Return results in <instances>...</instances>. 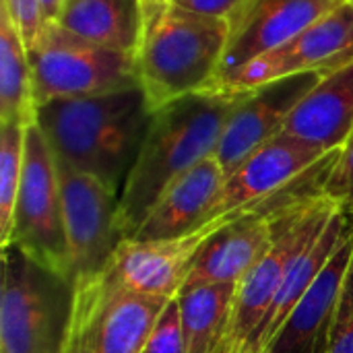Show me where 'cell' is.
<instances>
[{"instance_id": "obj_1", "label": "cell", "mask_w": 353, "mask_h": 353, "mask_svg": "<svg viewBox=\"0 0 353 353\" xmlns=\"http://www.w3.org/2000/svg\"><path fill=\"white\" fill-rule=\"evenodd\" d=\"M242 91L219 87L186 95L151 114L149 128L118 199V225L134 238L159 196L180 176L215 155Z\"/></svg>"}, {"instance_id": "obj_22", "label": "cell", "mask_w": 353, "mask_h": 353, "mask_svg": "<svg viewBox=\"0 0 353 353\" xmlns=\"http://www.w3.org/2000/svg\"><path fill=\"white\" fill-rule=\"evenodd\" d=\"M323 194L335 201L343 211L353 213V137L341 147L325 180Z\"/></svg>"}, {"instance_id": "obj_21", "label": "cell", "mask_w": 353, "mask_h": 353, "mask_svg": "<svg viewBox=\"0 0 353 353\" xmlns=\"http://www.w3.org/2000/svg\"><path fill=\"white\" fill-rule=\"evenodd\" d=\"M143 353H186V337L182 329L178 296L170 300L157 316Z\"/></svg>"}, {"instance_id": "obj_6", "label": "cell", "mask_w": 353, "mask_h": 353, "mask_svg": "<svg viewBox=\"0 0 353 353\" xmlns=\"http://www.w3.org/2000/svg\"><path fill=\"white\" fill-rule=\"evenodd\" d=\"M10 242L48 269L66 275L68 248L58 161L37 122L25 126L23 174L6 244Z\"/></svg>"}, {"instance_id": "obj_18", "label": "cell", "mask_w": 353, "mask_h": 353, "mask_svg": "<svg viewBox=\"0 0 353 353\" xmlns=\"http://www.w3.org/2000/svg\"><path fill=\"white\" fill-rule=\"evenodd\" d=\"M238 283H207L178 294L186 353H217L228 333Z\"/></svg>"}, {"instance_id": "obj_27", "label": "cell", "mask_w": 353, "mask_h": 353, "mask_svg": "<svg viewBox=\"0 0 353 353\" xmlns=\"http://www.w3.org/2000/svg\"><path fill=\"white\" fill-rule=\"evenodd\" d=\"M350 2V6H352V10H353V0H347Z\"/></svg>"}, {"instance_id": "obj_2", "label": "cell", "mask_w": 353, "mask_h": 353, "mask_svg": "<svg viewBox=\"0 0 353 353\" xmlns=\"http://www.w3.org/2000/svg\"><path fill=\"white\" fill-rule=\"evenodd\" d=\"M141 85L77 99H54L35 110L56 161L97 178L118 199L151 122Z\"/></svg>"}, {"instance_id": "obj_3", "label": "cell", "mask_w": 353, "mask_h": 353, "mask_svg": "<svg viewBox=\"0 0 353 353\" xmlns=\"http://www.w3.org/2000/svg\"><path fill=\"white\" fill-rule=\"evenodd\" d=\"M139 81L151 112L211 89L221 72L230 21L196 14L172 0H143Z\"/></svg>"}, {"instance_id": "obj_5", "label": "cell", "mask_w": 353, "mask_h": 353, "mask_svg": "<svg viewBox=\"0 0 353 353\" xmlns=\"http://www.w3.org/2000/svg\"><path fill=\"white\" fill-rule=\"evenodd\" d=\"M35 108L141 85L134 54L85 41L58 23H46L27 50Z\"/></svg>"}, {"instance_id": "obj_12", "label": "cell", "mask_w": 353, "mask_h": 353, "mask_svg": "<svg viewBox=\"0 0 353 353\" xmlns=\"http://www.w3.org/2000/svg\"><path fill=\"white\" fill-rule=\"evenodd\" d=\"M329 153L279 132L254 149L221 186L211 219L236 217L288 188Z\"/></svg>"}, {"instance_id": "obj_26", "label": "cell", "mask_w": 353, "mask_h": 353, "mask_svg": "<svg viewBox=\"0 0 353 353\" xmlns=\"http://www.w3.org/2000/svg\"><path fill=\"white\" fill-rule=\"evenodd\" d=\"M64 0H39V8H41V25L46 23H56L60 19Z\"/></svg>"}, {"instance_id": "obj_7", "label": "cell", "mask_w": 353, "mask_h": 353, "mask_svg": "<svg viewBox=\"0 0 353 353\" xmlns=\"http://www.w3.org/2000/svg\"><path fill=\"white\" fill-rule=\"evenodd\" d=\"M168 302L130 294L99 273L74 288L66 353H143Z\"/></svg>"}, {"instance_id": "obj_8", "label": "cell", "mask_w": 353, "mask_h": 353, "mask_svg": "<svg viewBox=\"0 0 353 353\" xmlns=\"http://www.w3.org/2000/svg\"><path fill=\"white\" fill-rule=\"evenodd\" d=\"M68 279L77 285L105 271L124 242L118 225V196L97 178L58 163Z\"/></svg>"}, {"instance_id": "obj_10", "label": "cell", "mask_w": 353, "mask_h": 353, "mask_svg": "<svg viewBox=\"0 0 353 353\" xmlns=\"http://www.w3.org/2000/svg\"><path fill=\"white\" fill-rule=\"evenodd\" d=\"M325 72L327 70L302 72L242 91L215 149V159L225 176H230L254 149L283 130L296 105L325 77Z\"/></svg>"}, {"instance_id": "obj_11", "label": "cell", "mask_w": 353, "mask_h": 353, "mask_svg": "<svg viewBox=\"0 0 353 353\" xmlns=\"http://www.w3.org/2000/svg\"><path fill=\"white\" fill-rule=\"evenodd\" d=\"M343 2L347 0H244L228 19L230 41L217 83L312 27Z\"/></svg>"}, {"instance_id": "obj_13", "label": "cell", "mask_w": 353, "mask_h": 353, "mask_svg": "<svg viewBox=\"0 0 353 353\" xmlns=\"http://www.w3.org/2000/svg\"><path fill=\"white\" fill-rule=\"evenodd\" d=\"M209 236L201 228L178 240H124L103 275L130 294L174 300Z\"/></svg>"}, {"instance_id": "obj_4", "label": "cell", "mask_w": 353, "mask_h": 353, "mask_svg": "<svg viewBox=\"0 0 353 353\" xmlns=\"http://www.w3.org/2000/svg\"><path fill=\"white\" fill-rule=\"evenodd\" d=\"M74 283L31 259L17 244L2 246L0 353H66Z\"/></svg>"}, {"instance_id": "obj_23", "label": "cell", "mask_w": 353, "mask_h": 353, "mask_svg": "<svg viewBox=\"0 0 353 353\" xmlns=\"http://www.w3.org/2000/svg\"><path fill=\"white\" fill-rule=\"evenodd\" d=\"M329 353H353V256L343 279L339 306L331 331Z\"/></svg>"}, {"instance_id": "obj_16", "label": "cell", "mask_w": 353, "mask_h": 353, "mask_svg": "<svg viewBox=\"0 0 353 353\" xmlns=\"http://www.w3.org/2000/svg\"><path fill=\"white\" fill-rule=\"evenodd\" d=\"M352 223L353 213L339 209L333 215V219L329 221L327 230L316 240H312L290 263V267H288V271H285V275H283V279H281L259 329L248 339L242 353H265V350L271 345V341L281 331V327L288 321V316L292 314V310L300 304V300L306 296V292L310 290L314 279L321 275V271L325 269V265L329 263V259L333 256V252L341 244V240H343V236Z\"/></svg>"}, {"instance_id": "obj_24", "label": "cell", "mask_w": 353, "mask_h": 353, "mask_svg": "<svg viewBox=\"0 0 353 353\" xmlns=\"http://www.w3.org/2000/svg\"><path fill=\"white\" fill-rule=\"evenodd\" d=\"M0 4H4V8L8 10L12 23L17 25V29L29 50L41 29L39 0H0Z\"/></svg>"}, {"instance_id": "obj_25", "label": "cell", "mask_w": 353, "mask_h": 353, "mask_svg": "<svg viewBox=\"0 0 353 353\" xmlns=\"http://www.w3.org/2000/svg\"><path fill=\"white\" fill-rule=\"evenodd\" d=\"M174 4L192 10L196 14L205 17H217V19H230L232 12L244 2V0H172Z\"/></svg>"}, {"instance_id": "obj_17", "label": "cell", "mask_w": 353, "mask_h": 353, "mask_svg": "<svg viewBox=\"0 0 353 353\" xmlns=\"http://www.w3.org/2000/svg\"><path fill=\"white\" fill-rule=\"evenodd\" d=\"M56 23L85 41L137 56L145 31V2L64 0Z\"/></svg>"}, {"instance_id": "obj_19", "label": "cell", "mask_w": 353, "mask_h": 353, "mask_svg": "<svg viewBox=\"0 0 353 353\" xmlns=\"http://www.w3.org/2000/svg\"><path fill=\"white\" fill-rule=\"evenodd\" d=\"M31 66L27 46L0 4V122H35Z\"/></svg>"}, {"instance_id": "obj_14", "label": "cell", "mask_w": 353, "mask_h": 353, "mask_svg": "<svg viewBox=\"0 0 353 353\" xmlns=\"http://www.w3.org/2000/svg\"><path fill=\"white\" fill-rule=\"evenodd\" d=\"M223 182V168L215 155L207 157L168 186L130 240H178L194 234L209 223Z\"/></svg>"}, {"instance_id": "obj_20", "label": "cell", "mask_w": 353, "mask_h": 353, "mask_svg": "<svg viewBox=\"0 0 353 353\" xmlns=\"http://www.w3.org/2000/svg\"><path fill=\"white\" fill-rule=\"evenodd\" d=\"M23 122H0V242H8L14 203L19 194L23 157H25Z\"/></svg>"}, {"instance_id": "obj_9", "label": "cell", "mask_w": 353, "mask_h": 353, "mask_svg": "<svg viewBox=\"0 0 353 353\" xmlns=\"http://www.w3.org/2000/svg\"><path fill=\"white\" fill-rule=\"evenodd\" d=\"M350 60H353V10L350 2H343L312 27L250 60L215 87L240 93L285 77L331 70Z\"/></svg>"}, {"instance_id": "obj_15", "label": "cell", "mask_w": 353, "mask_h": 353, "mask_svg": "<svg viewBox=\"0 0 353 353\" xmlns=\"http://www.w3.org/2000/svg\"><path fill=\"white\" fill-rule=\"evenodd\" d=\"M283 134L325 153L341 149L353 137V60L331 68L288 118Z\"/></svg>"}]
</instances>
